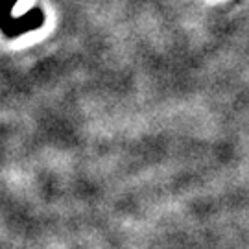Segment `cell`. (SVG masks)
I'll return each mask as SVG.
<instances>
[{
	"label": "cell",
	"instance_id": "1",
	"mask_svg": "<svg viewBox=\"0 0 249 249\" xmlns=\"http://www.w3.org/2000/svg\"><path fill=\"white\" fill-rule=\"evenodd\" d=\"M17 4V0H0V30L8 37H18L26 32L36 30L39 24H43L45 15L41 9H32L28 15L20 18L11 17L13 6Z\"/></svg>",
	"mask_w": 249,
	"mask_h": 249
}]
</instances>
